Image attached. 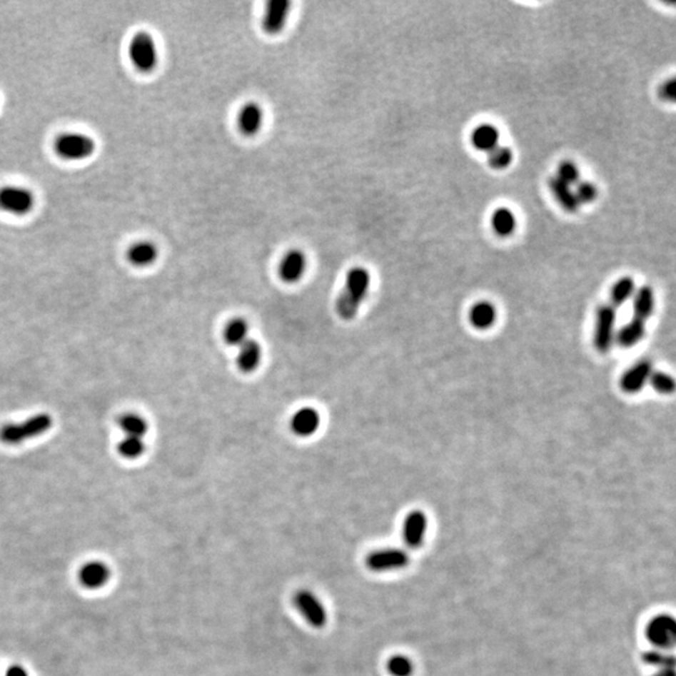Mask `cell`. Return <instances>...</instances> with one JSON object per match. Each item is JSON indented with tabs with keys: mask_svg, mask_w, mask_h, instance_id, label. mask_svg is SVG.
Instances as JSON below:
<instances>
[{
	"mask_svg": "<svg viewBox=\"0 0 676 676\" xmlns=\"http://www.w3.org/2000/svg\"><path fill=\"white\" fill-rule=\"evenodd\" d=\"M307 257L301 249H291L281 260L278 273L286 283H297L305 276Z\"/></svg>",
	"mask_w": 676,
	"mask_h": 676,
	"instance_id": "7c38bea8",
	"label": "cell"
},
{
	"mask_svg": "<svg viewBox=\"0 0 676 676\" xmlns=\"http://www.w3.org/2000/svg\"><path fill=\"white\" fill-rule=\"evenodd\" d=\"M616 308L602 305L596 311L594 346L600 353H607L615 341Z\"/></svg>",
	"mask_w": 676,
	"mask_h": 676,
	"instance_id": "8992f818",
	"label": "cell"
},
{
	"mask_svg": "<svg viewBox=\"0 0 676 676\" xmlns=\"http://www.w3.org/2000/svg\"><path fill=\"white\" fill-rule=\"evenodd\" d=\"M549 187L551 193L556 199V202L563 207V208L569 212V213H576L579 212L580 204L579 199L575 194V191L571 186L560 181L556 176L551 177L549 181Z\"/></svg>",
	"mask_w": 676,
	"mask_h": 676,
	"instance_id": "e0dca14e",
	"label": "cell"
},
{
	"mask_svg": "<svg viewBox=\"0 0 676 676\" xmlns=\"http://www.w3.org/2000/svg\"><path fill=\"white\" fill-rule=\"evenodd\" d=\"M556 177L571 187L576 186L580 182V169L577 164L571 161L560 163Z\"/></svg>",
	"mask_w": 676,
	"mask_h": 676,
	"instance_id": "d6a6232c",
	"label": "cell"
},
{
	"mask_svg": "<svg viewBox=\"0 0 676 676\" xmlns=\"http://www.w3.org/2000/svg\"><path fill=\"white\" fill-rule=\"evenodd\" d=\"M6 676H29V675H28V671H26V669H24V667H21V666H19V665H14V666H11V667H9V669H8V671H6Z\"/></svg>",
	"mask_w": 676,
	"mask_h": 676,
	"instance_id": "d590c367",
	"label": "cell"
},
{
	"mask_svg": "<svg viewBox=\"0 0 676 676\" xmlns=\"http://www.w3.org/2000/svg\"><path fill=\"white\" fill-rule=\"evenodd\" d=\"M249 327L243 318H233L226 325L223 331L224 342L229 346H241L248 340Z\"/></svg>",
	"mask_w": 676,
	"mask_h": 676,
	"instance_id": "d4e9b609",
	"label": "cell"
},
{
	"mask_svg": "<svg viewBox=\"0 0 676 676\" xmlns=\"http://www.w3.org/2000/svg\"><path fill=\"white\" fill-rule=\"evenodd\" d=\"M293 605L311 626L321 629L327 624V610L310 590H298L293 595Z\"/></svg>",
	"mask_w": 676,
	"mask_h": 676,
	"instance_id": "ba28073f",
	"label": "cell"
},
{
	"mask_svg": "<svg viewBox=\"0 0 676 676\" xmlns=\"http://www.w3.org/2000/svg\"><path fill=\"white\" fill-rule=\"evenodd\" d=\"M471 142L480 152H491L500 143V132L493 124H480L473 129Z\"/></svg>",
	"mask_w": 676,
	"mask_h": 676,
	"instance_id": "44dd1931",
	"label": "cell"
},
{
	"mask_svg": "<svg viewBox=\"0 0 676 676\" xmlns=\"http://www.w3.org/2000/svg\"><path fill=\"white\" fill-rule=\"evenodd\" d=\"M428 519L420 510L407 515L402 526V538L405 544L411 549H418L428 534Z\"/></svg>",
	"mask_w": 676,
	"mask_h": 676,
	"instance_id": "8fae6325",
	"label": "cell"
},
{
	"mask_svg": "<svg viewBox=\"0 0 676 676\" xmlns=\"http://www.w3.org/2000/svg\"><path fill=\"white\" fill-rule=\"evenodd\" d=\"M652 363L649 360H641L630 367L621 376L620 386L626 393H637L650 380L652 375Z\"/></svg>",
	"mask_w": 676,
	"mask_h": 676,
	"instance_id": "4fadbf2b",
	"label": "cell"
},
{
	"mask_svg": "<svg viewBox=\"0 0 676 676\" xmlns=\"http://www.w3.org/2000/svg\"><path fill=\"white\" fill-rule=\"evenodd\" d=\"M263 119L265 113L258 103H246L243 107L241 108L237 118L239 131L247 137L256 136L263 126Z\"/></svg>",
	"mask_w": 676,
	"mask_h": 676,
	"instance_id": "9a60e30c",
	"label": "cell"
},
{
	"mask_svg": "<svg viewBox=\"0 0 676 676\" xmlns=\"http://www.w3.org/2000/svg\"><path fill=\"white\" fill-rule=\"evenodd\" d=\"M144 450H146V443H143V438H139L126 436L123 438L122 443L118 445V451L123 458L128 460L141 458L144 453Z\"/></svg>",
	"mask_w": 676,
	"mask_h": 676,
	"instance_id": "83f0119b",
	"label": "cell"
},
{
	"mask_svg": "<svg viewBox=\"0 0 676 676\" xmlns=\"http://www.w3.org/2000/svg\"><path fill=\"white\" fill-rule=\"evenodd\" d=\"M128 56L138 71L143 73L153 71L159 61L157 41L147 31H139L129 41Z\"/></svg>",
	"mask_w": 676,
	"mask_h": 676,
	"instance_id": "7a4b0ae2",
	"label": "cell"
},
{
	"mask_svg": "<svg viewBox=\"0 0 676 676\" xmlns=\"http://www.w3.org/2000/svg\"><path fill=\"white\" fill-rule=\"evenodd\" d=\"M127 257L128 261L136 267H148L157 261V246L149 241L137 242L128 249Z\"/></svg>",
	"mask_w": 676,
	"mask_h": 676,
	"instance_id": "7402d4cb",
	"label": "cell"
},
{
	"mask_svg": "<svg viewBox=\"0 0 676 676\" xmlns=\"http://www.w3.org/2000/svg\"><path fill=\"white\" fill-rule=\"evenodd\" d=\"M646 637L657 650H667L676 642V621L672 616L661 615L652 617L646 626Z\"/></svg>",
	"mask_w": 676,
	"mask_h": 676,
	"instance_id": "52a82bcc",
	"label": "cell"
},
{
	"mask_svg": "<svg viewBox=\"0 0 676 676\" xmlns=\"http://www.w3.org/2000/svg\"><path fill=\"white\" fill-rule=\"evenodd\" d=\"M413 669V662L406 655H393L387 661V670L392 676H412Z\"/></svg>",
	"mask_w": 676,
	"mask_h": 676,
	"instance_id": "f1b7e54d",
	"label": "cell"
},
{
	"mask_svg": "<svg viewBox=\"0 0 676 676\" xmlns=\"http://www.w3.org/2000/svg\"><path fill=\"white\" fill-rule=\"evenodd\" d=\"M97 149L96 141L91 136L81 132L63 133L56 138L54 151L59 157L79 162L92 157Z\"/></svg>",
	"mask_w": 676,
	"mask_h": 676,
	"instance_id": "3957f363",
	"label": "cell"
},
{
	"mask_svg": "<svg viewBox=\"0 0 676 676\" xmlns=\"http://www.w3.org/2000/svg\"><path fill=\"white\" fill-rule=\"evenodd\" d=\"M649 383L661 395H670L675 390L674 378L665 372H652Z\"/></svg>",
	"mask_w": 676,
	"mask_h": 676,
	"instance_id": "1f68e13d",
	"label": "cell"
},
{
	"mask_svg": "<svg viewBox=\"0 0 676 676\" xmlns=\"http://www.w3.org/2000/svg\"><path fill=\"white\" fill-rule=\"evenodd\" d=\"M111 570L101 561H91L79 570V581L87 589H99L107 584Z\"/></svg>",
	"mask_w": 676,
	"mask_h": 676,
	"instance_id": "2e32d148",
	"label": "cell"
},
{
	"mask_svg": "<svg viewBox=\"0 0 676 676\" xmlns=\"http://www.w3.org/2000/svg\"><path fill=\"white\" fill-rule=\"evenodd\" d=\"M632 308L634 317L636 320L647 322L650 318L654 308H655V296L650 286H642L636 288L635 295L632 297Z\"/></svg>",
	"mask_w": 676,
	"mask_h": 676,
	"instance_id": "d6986e66",
	"label": "cell"
},
{
	"mask_svg": "<svg viewBox=\"0 0 676 676\" xmlns=\"http://www.w3.org/2000/svg\"><path fill=\"white\" fill-rule=\"evenodd\" d=\"M513 159H514V153L506 146L498 144V147L493 149L491 152H488V163L493 169H498V171L510 167Z\"/></svg>",
	"mask_w": 676,
	"mask_h": 676,
	"instance_id": "f546056e",
	"label": "cell"
},
{
	"mask_svg": "<svg viewBox=\"0 0 676 676\" xmlns=\"http://www.w3.org/2000/svg\"><path fill=\"white\" fill-rule=\"evenodd\" d=\"M642 660L646 664L651 666H655L659 669H667V667H675V657L666 654L661 650L654 649V650L646 651L642 655Z\"/></svg>",
	"mask_w": 676,
	"mask_h": 676,
	"instance_id": "4dcf8cb0",
	"label": "cell"
},
{
	"mask_svg": "<svg viewBox=\"0 0 676 676\" xmlns=\"http://www.w3.org/2000/svg\"><path fill=\"white\" fill-rule=\"evenodd\" d=\"M660 94L662 99L672 102L675 99V81L669 79L662 84L660 89Z\"/></svg>",
	"mask_w": 676,
	"mask_h": 676,
	"instance_id": "e575fe53",
	"label": "cell"
},
{
	"mask_svg": "<svg viewBox=\"0 0 676 676\" xmlns=\"http://www.w3.org/2000/svg\"><path fill=\"white\" fill-rule=\"evenodd\" d=\"M321 426L320 413L312 407H302L291 418L292 433L300 438H310Z\"/></svg>",
	"mask_w": 676,
	"mask_h": 676,
	"instance_id": "5bb4252c",
	"label": "cell"
},
{
	"mask_svg": "<svg viewBox=\"0 0 676 676\" xmlns=\"http://www.w3.org/2000/svg\"><path fill=\"white\" fill-rule=\"evenodd\" d=\"M646 323L642 321L631 318L629 323H626L617 333H616L615 340L621 347L624 348H630L635 346L642 340L645 336Z\"/></svg>",
	"mask_w": 676,
	"mask_h": 676,
	"instance_id": "603a6c76",
	"label": "cell"
},
{
	"mask_svg": "<svg viewBox=\"0 0 676 676\" xmlns=\"http://www.w3.org/2000/svg\"><path fill=\"white\" fill-rule=\"evenodd\" d=\"M470 323L478 330H488L493 327L498 318V311L495 306L488 301H481L471 307L470 310Z\"/></svg>",
	"mask_w": 676,
	"mask_h": 676,
	"instance_id": "ffe728a7",
	"label": "cell"
},
{
	"mask_svg": "<svg viewBox=\"0 0 676 676\" xmlns=\"http://www.w3.org/2000/svg\"><path fill=\"white\" fill-rule=\"evenodd\" d=\"M262 361V348L255 340H247L239 346L237 366L243 373L255 372Z\"/></svg>",
	"mask_w": 676,
	"mask_h": 676,
	"instance_id": "ac0fdd59",
	"label": "cell"
},
{
	"mask_svg": "<svg viewBox=\"0 0 676 676\" xmlns=\"http://www.w3.org/2000/svg\"><path fill=\"white\" fill-rule=\"evenodd\" d=\"M491 226H493V232L500 237H509L514 233L518 226L516 216L511 209L500 207L493 213Z\"/></svg>",
	"mask_w": 676,
	"mask_h": 676,
	"instance_id": "cb8c5ba5",
	"label": "cell"
},
{
	"mask_svg": "<svg viewBox=\"0 0 676 676\" xmlns=\"http://www.w3.org/2000/svg\"><path fill=\"white\" fill-rule=\"evenodd\" d=\"M291 13L288 0H270L262 16V31L268 36H277L283 31Z\"/></svg>",
	"mask_w": 676,
	"mask_h": 676,
	"instance_id": "30bf717a",
	"label": "cell"
},
{
	"mask_svg": "<svg viewBox=\"0 0 676 676\" xmlns=\"http://www.w3.org/2000/svg\"><path fill=\"white\" fill-rule=\"evenodd\" d=\"M575 194L579 199L580 204L592 203L597 198V188L594 183L587 182V181H580L579 183L575 186Z\"/></svg>",
	"mask_w": 676,
	"mask_h": 676,
	"instance_id": "836d02e7",
	"label": "cell"
},
{
	"mask_svg": "<svg viewBox=\"0 0 676 676\" xmlns=\"http://www.w3.org/2000/svg\"><path fill=\"white\" fill-rule=\"evenodd\" d=\"M635 281L631 277H621L611 288V306L619 307L625 305L635 295Z\"/></svg>",
	"mask_w": 676,
	"mask_h": 676,
	"instance_id": "484cf974",
	"label": "cell"
},
{
	"mask_svg": "<svg viewBox=\"0 0 676 676\" xmlns=\"http://www.w3.org/2000/svg\"><path fill=\"white\" fill-rule=\"evenodd\" d=\"M36 206V196L23 186H4L0 188V209L13 216L31 213Z\"/></svg>",
	"mask_w": 676,
	"mask_h": 676,
	"instance_id": "5b68a950",
	"label": "cell"
},
{
	"mask_svg": "<svg viewBox=\"0 0 676 676\" xmlns=\"http://www.w3.org/2000/svg\"><path fill=\"white\" fill-rule=\"evenodd\" d=\"M652 676H676L675 667H667V669H659Z\"/></svg>",
	"mask_w": 676,
	"mask_h": 676,
	"instance_id": "8d00e7d4",
	"label": "cell"
},
{
	"mask_svg": "<svg viewBox=\"0 0 676 676\" xmlns=\"http://www.w3.org/2000/svg\"><path fill=\"white\" fill-rule=\"evenodd\" d=\"M51 428V418L48 415H38L16 425H6L0 431V438L8 445H19L29 438L41 436Z\"/></svg>",
	"mask_w": 676,
	"mask_h": 676,
	"instance_id": "277c9868",
	"label": "cell"
},
{
	"mask_svg": "<svg viewBox=\"0 0 676 676\" xmlns=\"http://www.w3.org/2000/svg\"><path fill=\"white\" fill-rule=\"evenodd\" d=\"M371 287V275L363 267H353L347 273L345 287L336 302V311L342 320L355 318Z\"/></svg>",
	"mask_w": 676,
	"mask_h": 676,
	"instance_id": "6da1fadb",
	"label": "cell"
},
{
	"mask_svg": "<svg viewBox=\"0 0 676 676\" xmlns=\"http://www.w3.org/2000/svg\"><path fill=\"white\" fill-rule=\"evenodd\" d=\"M410 564V555L401 549H381L373 551L366 558L368 569L375 572H387L401 570Z\"/></svg>",
	"mask_w": 676,
	"mask_h": 676,
	"instance_id": "9c48e42d",
	"label": "cell"
},
{
	"mask_svg": "<svg viewBox=\"0 0 676 676\" xmlns=\"http://www.w3.org/2000/svg\"><path fill=\"white\" fill-rule=\"evenodd\" d=\"M119 426L122 428L124 435L131 438H143L148 431L147 421L143 417L134 413L123 415L119 418Z\"/></svg>",
	"mask_w": 676,
	"mask_h": 676,
	"instance_id": "4316f807",
	"label": "cell"
}]
</instances>
